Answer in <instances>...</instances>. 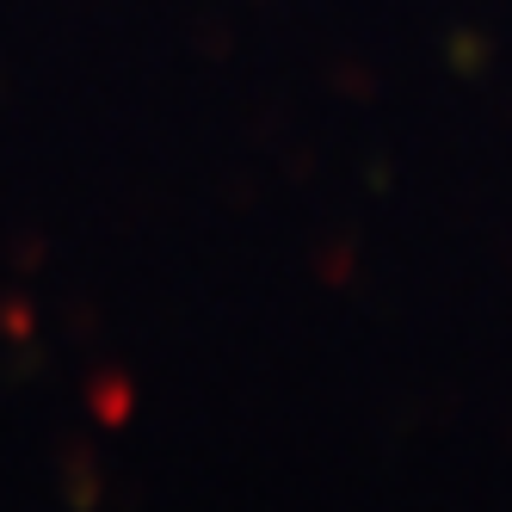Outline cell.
<instances>
[{
  "label": "cell",
  "mask_w": 512,
  "mask_h": 512,
  "mask_svg": "<svg viewBox=\"0 0 512 512\" xmlns=\"http://www.w3.org/2000/svg\"><path fill=\"white\" fill-rule=\"evenodd\" d=\"M87 408H93V420H99V426H124V420H130V408H136V389H130V377H118V371H99V377L87 383Z\"/></svg>",
  "instance_id": "1"
}]
</instances>
